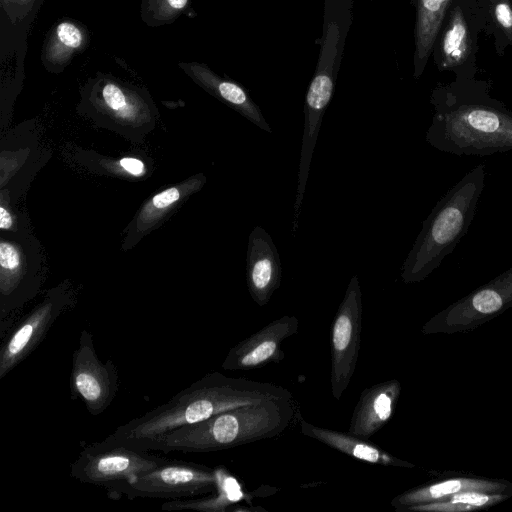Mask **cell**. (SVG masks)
Wrapping results in <instances>:
<instances>
[{
	"mask_svg": "<svg viewBox=\"0 0 512 512\" xmlns=\"http://www.w3.org/2000/svg\"><path fill=\"white\" fill-rule=\"evenodd\" d=\"M215 469L193 462L166 458L154 469L141 475L126 496L169 500L190 499L216 490Z\"/></svg>",
	"mask_w": 512,
	"mask_h": 512,
	"instance_id": "obj_11",
	"label": "cell"
},
{
	"mask_svg": "<svg viewBox=\"0 0 512 512\" xmlns=\"http://www.w3.org/2000/svg\"><path fill=\"white\" fill-rule=\"evenodd\" d=\"M215 474L217 486L214 492L196 498L168 500L161 505V510L226 512L229 511L230 506L240 501L246 500L249 503L252 495L242 490L238 480L225 467L215 468Z\"/></svg>",
	"mask_w": 512,
	"mask_h": 512,
	"instance_id": "obj_20",
	"label": "cell"
},
{
	"mask_svg": "<svg viewBox=\"0 0 512 512\" xmlns=\"http://www.w3.org/2000/svg\"><path fill=\"white\" fill-rule=\"evenodd\" d=\"M499 484L471 480V479H454L437 483L425 488L412 490L395 497L391 504L396 509H406L408 507L424 504L429 501L441 499L447 495H452L463 491H493L499 489Z\"/></svg>",
	"mask_w": 512,
	"mask_h": 512,
	"instance_id": "obj_22",
	"label": "cell"
},
{
	"mask_svg": "<svg viewBox=\"0 0 512 512\" xmlns=\"http://www.w3.org/2000/svg\"><path fill=\"white\" fill-rule=\"evenodd\" d=\"M442 499H446V501L450 503H462L473 507H479L487 504H493L501 500L502 496L486 495L479 491H463L452 494L450 498L444 497Z\"/></svg>",
	"mask_w": 512,
	"mask_h": 512,
	"instance_id": "obj_27",
	"label": "cell"
},
{
	"mask_svg": "<svg viewBox=\"0 0 512 512\" xmlns=\"http://www.w3.org/2000/svg\"><path fill=\"white\" fill-rule=\"evenodd\" d=\"M77 294L73 286L61 283L45 292L28 313L22 315L2 339L0 379L29 357L46 338L56 321L73 309Z\"/></svg>",
	"mask_w": 512,
	"mask_h": 512,
	"instance_id": "obj_8",
	"label": "cell"
},
{
	"mask_svg": "<svg viewBox=\"0 0 512 512\" xmlns=\"http://www.w3.org/2000/svg\"><path fill=\"white\" fill-rule=\"evenodd\" d=\"M77 111L95 125L135 143L152 132L159 116L145 88L101 72L81 86Z\"/></svg>",
	"mask_w": 512,
	"mask_h": 512,
	"instance_id": "obj_5",
	"label": "cell"
},
{
	"mask_svg": "<svg viewBox=\"0 0 512 512\" xmlns=\"http://www.w3.org/2000/svg\"><path fill=\"white\" fill-rule=\"evenodd\" d=\"M40 243L26 231L0 236V337L22 316L24 306L39 293L44 279Z\"/></svg>",
	"mask_w": 512,
	"mask_h": 512,
	"instance_id": "obj_6",
	"label": "cell"
},
{
	"mask_svg": "<svg viewBox=\"0 0 512 512\" xmlns=\"http://www.w3.org/2000/svg\"><path fill=\"white\" fill-rule=\"evenodd\" d=\"M362 292L352 276L331 325V393L339 401L350 384L358 360L362 331Z\"/></svg>",
	"mask_w": 512,
	"mask_h": 512,
	"instance_id": "obj_9",
	"label": "cell"
},
{
	"mask_svg": "<svg viewBox=\"0 0 512 512\" xmlns=\"http://www.w3.org/2000/svg\"><path fill=\"white\" fill-rule=\"evenodd\" d=\"M89 32L75 20L64 19L56 23L44 41L41 61L50 73L62 72L75 55L83 52L89 44Z\"/></svg>",
	"mask_w": 512,
	"mask_h": 512,
	"instance_id": "obj_18",
	"label": "cell"
},
{
	"mask_svg": "<svg viewBox=\"0 0 512 512\" xmlns=\"http://www.w3.org/2000/svg\"><path fill=\"white\" fill-rule=\"evenodd\" d=\"M339 42L340 27L332 20L326 27L318 66L305 99L303 137L308 140L318 138L324 113L333 95Z\"/></svg>",
	"mask_w": 512,
	"mask_h": 512,
	"instance_id": "obj_13",
	"label": "cell"
},
{
	"mask_svg": "<svg viewBox=\"0 0 512 512\" xmlns=\"http://www.w3.org/2000/svg\"><path fill=\"white\" fill-rule=\"evenodd\" d=\"M206 181V176L203 173H198L147 199L127 226L122 250H130L143 237L159 227L190 196L201 190Z\"/></svg>",
	"mask_w": 512,
	"mask_h": 512,
	"instance_id": "obj_14",
	"label": "cell"
},
{
	"mask_svg": "<svg viewBox=\"0 0 512 512\" xmlns=\"http://www.w3.org/2000/svg\"><path fill=\"white\" fill-rule=\"evenodd\" d=\"M166 458L122 444L102 442L84 447L71 463L75 480L105 488L109 497L126 495L130 486Z\"/></svg>",
	"mask_w": 512,
	"mask_h": 512,
	"instance_id": "obj_7",
	"label": "cell"
},
{
	"mask_svg": "<svg viewBox=\"0 0 512 512\" xmlns=\"http://www.w3.org/2000/svg\"><path fill=\"white\" fill-rule=\"evenodd\" d=\"M36 0H0L1 7L12 24L23 20L33 9Z\"/></svg>",
	"mask_w": 512,
	"mask_h": 512,
	"instance_id": "obj_28",
	"label": "cell"
},
{
	"mask_svg": "<svg viewBox=\"0 0 512 512\" xmlns=\"http://www.w3.org/2000/svg\"><path fill=\"white\" fill-rule=\"evenodd\" d=\"M191 0H141L140 16L149 27L172 24L189 7Z\"/></svg>",
	"mask_w": 512,
	"mask_h": 512,
	"instance_id": "obj_24",
	"label": "cell"
},
{
	"mask_svg": "<svg viewBox=\"0 0 512 512\" xmlns=\"http://www.w3.org/2000/svg\"><path fill=\"white\" fill-rule=\"evenodd\" d=\"M400 393V383L389 380L364 389L352 413L349 433L368 439L391 418Z\"/></svg>",
	"mask_w": 512,
	"mask_h": 512,
	"instance_id": "obj_17",
	"label": "cell"
},
{
	"mask_svg": "<svg viewBox=\"0 0 512 512\" xmlns=\"http://www.w3.org/2000/svg\"><path fill=\"white\" fill-rule=\"evenodd\" d=\"M449 3L450 0H417L415 78H418L425 68Z\"/></svg>",
	"mask_w": 512,
	"mask_h": 512,
	"instance_id": "obj_21",
	"label": "cell"
},
{
	"mask_svg": "<svg viewBox=\"0 0 512 512\" xmlns=\"http://www.w3.org/2000/svg\"><path fill=\"white\" fill-rule=\"evenodd\" d=\"M301 433L358 460L383 466H405L401 460L382 448L352 434L300 421Z\"/></svg>",
	"mask_w": 512,
	"mask_h": 512,
	"instance_id": "obj_19",
	"label": "cell"
},
{
	"mask_svg": "<svg viewBox=\"0 0 512 512\" xmlns=\"http://www.w3.org/2000/svg\"><path fill=\"white\" fill-rule=\"evenodd\" d=\"M485 177L484 165H477L436 203L402 265L405 283L423 280L454 251L473 221Z\"/></svg>",
	"mask_w": 512,
	"mask_h": 512,
	"instance_id": "obj_4",
	"label": "cell"
},
{
	"mask_svg": "<svg viewBox=\"0 0 512 512\" xmlns=\"http://www.w3.org/2000/svg\"><path fill=\"white\" fill-rule=\"evenodd\" d=\"M266 400H292V394L276 384L213 372L179 391L165 403L118 426L104 440L145 451L151 442L177 428Z\"/></svg>",
	"mask_w": 512,
	"mask_h": 512,
	"instance_id": "obj_1",
	"label": "cell"
},
{
	"mask_svg": "<svg viewBox=\"0 0 512 512\" xmlns=\"http://www.w3.org/2000/svg\"><path fill=\"white\" fill-rule=\"evenodd\" d=\"M492 11L497 24L512 43V8L509 0H492Z\"/></svg>",
	"mask_w": 512,
	"mask_h": 512,
	"instance_id": "obj_29",
	"label": "cell"
},
{
	"mask_svg": "<svg viewBox=\"0 0 512 512\" xmlns=\"http://www.w3.org/2000/svg\"><path fill=\"white\" fill-rule=\"evenodd\" d=\"M299 329L296 316L284 315L234 345L221 367L230 371H246L278 363L284 358L282 342Z\"/></svg>",
	"mask_w": 512,
	"mask_h": 512,
	"instance_id": "obj_12",
	"label": "cell"
},
{
	"mask_svg": "<svg viewBox=\"0 0 512 512\" xmlns=\"http://www.w3.org/2000/svg\"><path fill=\"white\" fill-rule=\"evenodd\" d=\"M471 50L469 30L459 7L452 10L441 42L440 68L452 69L466 61Z\"/></svg>",
	"mask_w": 512,
	"mask_h": 512,
	"instance_id": "obj_23",
	"label": "cell"
},
{
	"mask_svg": "<svg viewBox=\"0 0 512 512\" xmlns=\"http://www.w3.org/2000/svg\"><path fill=\"white\" fill-rule=\"evenodd\" d=\"M0 198V230L3 232H17L20 226V220L16 212L11 207V196L8 190L1 189Z\"/></svg>",
	"mask_w": 512,
	"mask_h": 512,
	"instance_id": "obj_26",
	"label": "cell"
},
{
	"mask_svg": "<svg viewBox=\"0 0 512 512\" xmlns=\"http://www.w3.org/2000/svg\"><path fill=\"white\" fill-rule=\"evenodd\" d=\"M293 417L292 400H266L177 428L151 442L145 451L203 453L231 449L282 434Z\"/></svg>",
	"mask_w": 512,
	"mask_h": 512,
	"instance_id": "obj_2",
	"label": "cell"
},
{
	"mask_svg": "<svg viewBox=\"0 0 512 512\" xmlns=\"http://www.w3.org/2000/svg\"><path fill=\"white\" fill-rule=\"evenodd\" d=\"M99 171L106 174L116 175L126 179H141L149 172L146 163L132 156L122 157L116 160L101 159L98 162Z\"/></svg>",
	"mask_w": 512,
	"mask_h": 512,
	"instance_id": "obj_25",
	"label": "cell"
},
{
	"mask_svg": "<svg viewBox=\"0 0 512 512\" xmlns=\"http://www.w3.org/2000/svg\"><path fill=\"white\" fill-rule=\"evenodd\" d=\"M178 67L198 86L234 109L252 124L265 132H272L260 108L254 103L243 87L233 81L220 77L203 63L179 62Z\"/></svg>",
	"mask_w": 512,
	"mask_h": 512,
	"instance_id": "obj_16",
	"label": "cell"
},
{
	"mask_svg": "<svg viewBox=\"0 0 512 512\" xmlns=\"http://www.w3.org/2000/svg\"><path fill=\"white\" fill-rule=\"evenodd\" d=\"M282 278L278 250L269 233L256 226L248 237L246 282L252 300L266 305L279 288Z\"/></svg>",
	"mask_w": 512,
	"mask_h": 512,
	"instance_id": "obj_15",
	"label": "cell"
},
{
	"mask_svg": "<svg viewBox=\"0 0 512 512\" xmlns=\"http://www.w3.org/2000/svg\"><path fill=\"white\" fill-rule=\"evenodd\" d=\"M436 112L425 140L456 156H491L512 150V113L487 98L447 97Z\"/></svg>",
	"mask_w": 512,
	"mask_h": 512,
	"instance_id": "obj_3",
	"label": "cell"
},
{
	"mask_svg": "<svg viewBox=\"0 0 512 512\" xmlns=\"http://www.w3.org/2000/svg\"><path fill=\"white\" fill-rule=\"evenodd\" d=\"M70 392L81 400L87 411L98 416L112 404L119 389V375L112 360L102 362L94 346L92 333L83 329L72 354Z\"/></svg>",
	"mask_w": 512,
	"mask_h": 512,
	"instance_id": "obj_10",
	"label": "cell"
}]
</instances>
